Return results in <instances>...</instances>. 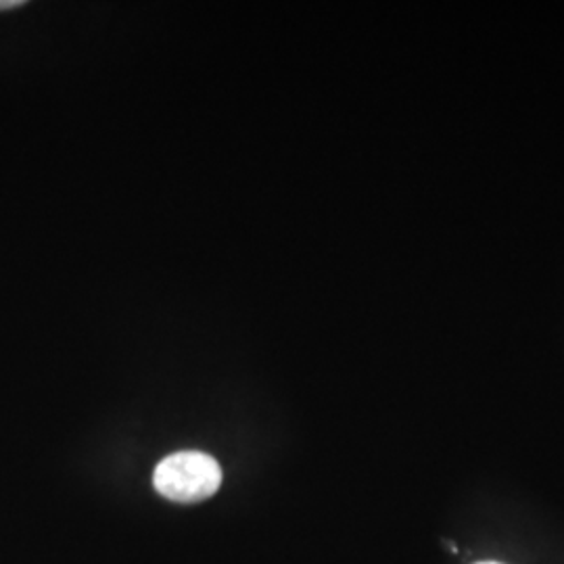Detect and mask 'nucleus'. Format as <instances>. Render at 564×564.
<instances>
[{"instance_id": "nucleus-1", "label": "nucleus", "mask_w": 564, "mask_h": 564, "mask_svg": "<svg viewBox=\"0 0 564 564\" xmlns=\"http://www.w3.org/2000/svg\"><path fill=\"white\" fill-rule=\"evenodd\" d=\"M153 484L167 500L202 502L220 489L223 468L203 452H178L158 464Z\"/></svg>"}, {"instance_id": "nucleus-2", "label": "nucleus", "mask_w": 564, "mask_h": 564, "mask_svg": "<svg viewBox=\"0 0 564 564\" xmlns=\"http://www.w3.org/2000/svg\"><path fill=\"white\" fill-rule=\"evenodd\" d=\"M23 0H0V11L4 9H13V7H21Z\"/></svg>"}, {"instance_id": "nucleus-3", "label": "nucleus", "mask_w": 564, "mask_h": 564, "mask_svg": "<svg viewBox=\"0 0 564 564\" xmlns=\"http://www.w3.org/2000/svg\"><path fill=\"white\" fill-rule=\"evenodd\" d=\"M477 564H502V563H494V561H487V563H477Z\"/></svg>"}]
</instances>
